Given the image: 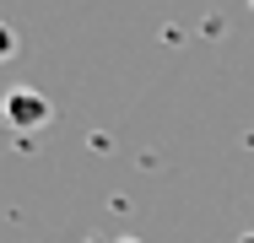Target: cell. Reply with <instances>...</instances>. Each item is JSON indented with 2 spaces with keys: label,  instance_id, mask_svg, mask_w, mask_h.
<instances>
[{
  "label": "cell",
  "instance_id": "obj_1",
  "mask_svg": "<svg viewBox=\"0 0 254 243\" xmlns=\"http://www.w3.org/2000/svg\"><path fill=\"white\" fill-rule=\"evenodd\" d=\"M5 119L16 130H44L54 119V103L44 92H33V87H16V92H5Z\"/></svg>",
  "mask_w": 254,
  "mask_h": 243
},
{
  "label": "cell",
  "instance_id": "obj_2",
  "mask_svg": "<svg viewBox=\"0 0 254 243\" xmlns=\"http://www.w3.org/2000/svg\"><path fill=\"white\" fill-rule=\"evenodd\" d=\"M249 11H254V0H249Z\"/></svg>",
  "mask_w": 254,
  "mask_h": 243
},
{
  "label": "cell",
  "instance_id": "obj_3",
  "mask_svg": "<svg viewBox=\"0 0 254 243\" xmlns=\"http://www.w3.org/2000/svg\"><path fill=\"white\" fill-rule=\"evenodd\" d=\"M130 243H135V238H130Z\"/></svg>",
  "mask_w": 254,
  "mask_h": 243
}]
</instances>
